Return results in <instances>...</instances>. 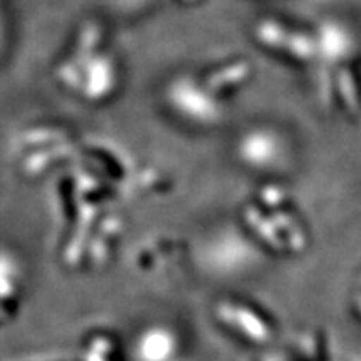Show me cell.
I'll return each instance as SVG.
<instances>
[{
    "instance_id": "1",
    "label": "cell",
    "mask_w": 361,
    "mask_h": 361,
    "mask_svg": "<svg viewBox=\"0 0 361 361\" xmlns=\"http://www.w3.org/2000/svg\"><path fill=\"white\" fill-rule=\"evenodd\" d=\"M7 39V25H6V17H4L2 8H0V54L4 51V45H6Z\"/></svg>"
}]
</instances>
